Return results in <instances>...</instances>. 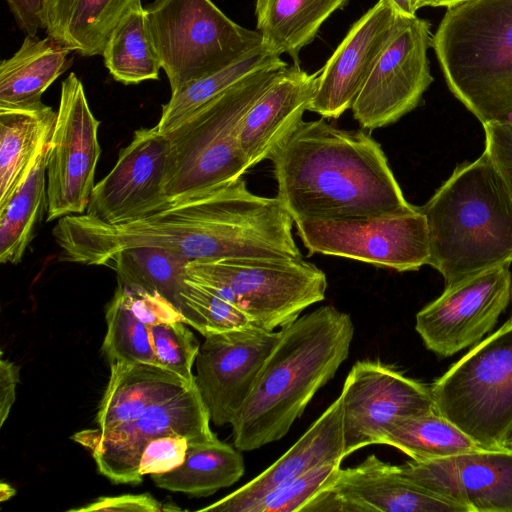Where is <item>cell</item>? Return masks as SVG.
I'll return each mask as SVG.
<instances>
[{"mask_svg": "<svg viewBox=\"0 0 512 512\" xmlns=\"http://www.w3.org/2000/svg\"><path fill=\"white\" fill-rule=\"evenodd\" d=\"M292 223L277 197L252 193L240 178L131 222L107 224L86 214L64 216L52 234L61 261L85 265H103L114 253L137 246L164 248L189 262L298 260L302 254Z\"/></svg>", "mask_w": 512, "mask_h": 512, "instance_id": "cell-1", "label": "cell"}, {"mask_svg": "<svg viewBox=\"0 0 512 512\" xmlns=\"http://www.w3.org/2000/svg\"><path fill=\"white\" fill-rule=\"evenodd\" d=\"M277 198L299 220L366 218L415 210L381 145L362 130L304 121L270 157Z\"/></svg>", "mask_w": 512, "mask_h": 512, "instance_id": "cell-2", "label": "cell"}, {"mask_svg": "<svg viewBox=\"0 0 512 512\" xmlns=\"http://www.w3.org/2000/svg\"><path fill=\"white\" fill-rule=\"evenodd\" d=\"M354 331L350 315L332 305L282 327L231 425L234 447L252 451L284 437L349 356Z\"/></svg>", "mask_w": 512, "mask_h": 512, "instance_id": "cell-3", "label": "cell"}, {"mask_svg": "<svg viewBox=\"0 0 512 512\" xmlns=\"http://www.w3.org/2000/svg\"><path fill=\"white\" fill-rule=\"evenodd\" d=\"M417 208L428 226V265L445 288L512 262V190L485 151Z\"/></svg>", "mask_w": 512, "mask_h": 512, "instance_id": "cell-4", "label": "cell"}, {"mask_svg": "<svg viewBox=\"0 0 512 512\" xmlns=\"http://www.w3.org/2000/svg\"><path fill=\"white\" fill-rule=\"evenodd\" d=\"M431 46L450 91L482 125L512 122V0L448 7Z\"/></svg>", "mask_w": 512, "mask_h": 512, "instance_id": "cell-5", "label": "cell"}, {"mask_svg": "<svg viewBox=\"0 0 512 512\" xmlns=\"http://www.w3.org/2000/svg\"><path fill=\"white\" fill-rule=\"evenodd\" d=\"M287 67L283 62L248 75L163 133L169 145L164 182L169 202L242 178L250 166L239 143L241 120Z\"/></svg>", "mask_w": 512, "mask_h": 512, "instance_id": "cell-6", "label": "cell"}, {"mask_svg": "<svg viewBox=\"0 0 512 512\" xmlns=\"http://www.w3.org/2000/svg\"><path fill=\"white\" fill-rule=\"evenodd\" d=\"M144 9L171 94L262 45L257 30L232 21L212 0H155Z\"/></svg>", "mask_w": 512, "mask_h": 512, "instance_id": "cell-7", "label": "cell"}, {"mask_svg": "<svg viewBox=\"0 0 512 512\" xmlns=\"http://www.w3.org/2000/svg\"><path fill=\"white\" fill-rule=\"evenodd\" d=\"M435 410L486 449L512 429V322L454 363L430 387Z\"/></svg>", "mask_w": 512, "mask_h": 512, "instance_id": "cell-8", "label": "cell"}, {"mask_svg": "<svg viewBox=\"0 0 512 512\" xmlns=\"http://www.w3.org/2000/svg\"><path fill=\"white\" fill-rule=\"evenodd\" d=\"M186 277L222 296L268 331L296 320L325 299L327 278L303 259L236 258L191 261Z\"/></svg>", "mask_w": 512, "mask_h": 512, "instance_id": "cell-9", "label": "cell"}, {"mask_svg": "<svg viewBox=\"0 0 512 512\" xmlns=\"http://www.w3.org/2000/svg\"><path fill=\"white\" fill-rule=\"evenodd\" d=\"M294 223L310 254L344 257L399 272L415 271L429 262L428 226L417 206L400 214Z\"/></svg>", "mask_w": 512, "mask_h": 512, "instance_id": "cell-10", "label": "cell"}, {"mask_svg": "<svg viewBox=\"0 0 512 512\" xmlns=\"http://www.w3.org/2000/svg\"><path fill=\"white\" fill-rule=\"evenodd\" d=\"M432 36L427 20L396 14L392 32L351 107L362 128L391 125L419 105L433 81L427 56Z\"/></svg>", "mask_w": 512, "mask_h": 512, "instance_id": "cell-11", "label": "cell"}, {"mask_svg": "<svg viewBox=\"0 0 512 512\" xmlns=\"http://www.w3.org/2000/svg\"><path fill=\"white\" fill-rule=\"evenodd\" d=\"M100 121L92 113L75 73L61 83L60 101L47 160V221L84 214L101 148Z\"/></svg>", "mask_w": 512, "mask_h": 512, "instance_id": "cell-12", "label": "cell"}, {"mask_svg": "<svg viewBox=\"0 0 512 512\" xmlns=\"http://www.w3.org/2000/svg\"><path fill=\"white\" fill-rule=\"evenodd\" d=\"M210 416L196 384L181 394L152 405L135 419L104 433H77L75 441L88 447L101 474L116 484H138L141 454L147 443L167 435H182L189 445L219 439L210 428Z\"/></svg>", "mask_w": 512, "mask_h": 512, "instance_id": "cell-13", "label": "cell"}, {"mask_svg": "<svg viewBox=\"0 0 512 512\" xmlns=\"http://www.w3.org/2000/svg\"><path fill=\"white\" fill-rule=\"evenodd\" d=\"M344 458L379 444L397 418L436 411L430 387L380 361H357L342 391Z\"/></svg>", "mask_w": 512, "mask_h": 512, "instance_id": "cell-14", "label": "cell"}, {"mask_svg": "<svg viewBox=\"0 0 512 512\" xmlns=\"http://www.w3.org/2000/svg\"><path fill=\"white\" fill-rule=\"evenodd\" d=\"M511 283L509 265H501L445 288L416 315L425 347L449 357L480 342L506 309Z\"/></svg>", "mask_w": 512, "mask_h": 512, "instance_id": "cell-15", "label": "cell"}, {"mask_svg": "<svg viewBox=\"0 0 512 512\" xmlns=\"http://www.w3.org/2000/svg\"><path fill=\"white\" fill-rule=\"evenodd\" d=\"M281 330L256 326L205 337L196 357L195 384L216 426L234 422Z\"/></svg>", "mask_w": 512, "mask_h": 512, "instance_id": "cell-16", "label": "cell"}, {"mask_svg": "<svg viewBox=\"0 0 512 512\" xmlns=\"http://www.w3.org/2000/svg\"><path fill=\"white\" fill-rule=\"evenodd\" d=\"M169 145L157 126L134 132L114 167L95 184L84 214L107 224L135 221L169 202L164 189Z\"/></svg>", "mask_w": 512, "mask_h": 512, "instance_id": "cell-17", "label": "cell"}, {"mask_svg": "<svg viewBox=\"0 0 512 512\" xmlns=\"http://www.w3.org/2000/svg\"><path fill=\"white\" fill-rule=\"evenodd\" d=\"M398 466L404 478L467 512H512V449H481Z\"/></svg>", "mask_w": 512, "mask_h": 512, "instance_id": "cell-18", "label": "cell"}, {"mask_svg": "<svg viewBox=\"0 0 512 512\" xmlns=\"http://www.w3.org/2000/svg\"><path fill=\"white\" fill-rule=\"evenodd\" d=\"M467 512L462 505L425 489L399 472L398 465L371 454L340 470L334 483L302 512Z\"/></svg>", "mask_w": 512, "mask_h": 512, "instance_id": "cell-19", "label": "cell"}, {"mask_svg": "<svg viewBox=\"0 0 512 512\" xmlns=\"http://www.w3.org/2000/svg\"><path fill=\"white\" fill-rule=\"evenodd\" d=\"M396 12L378 0L353 23L326 64L319 70L308 110L325 119H338L351 109L376 58L390 36Z\"/></svg>", "mask_w": 512, "mask_h": 512, "instance_id": "cell-20", "label": "cell"}, {"mask_svg": "<svg viewBox=\"0 0 512 512\" xmlns=\"http://www.w3.org/2000/svg\"><path fill=\"white\" fill-rule=\"evenodd\" d=\"M342 397L339 395L273 464L248 483L199 511L249 512L284 482L322 464L342 462Z\"/></svg>", "mask_w": 512, "mask_h": 512, "instance_id": "cell-21", "label": "cell"}, {"mask_svg": "<svg viewBox=\"0 0 512 512\" xmlns=\"http://www.w3.org/2000/svg\"><path fill=\"white\" fill-rule=\"evenodd\" d=\"M318 74L307 73L299 64L288 66L248 109L238 135L250 168L270 159L301 123L316 91Z\"/></svg>", "mask_w": 512, "mask_h": 512, "instance_id": "cell-22", "label": "cell"}, {"mask_svg": "<svg viewBox=\"0 0 512 512\" xmlns=\"http://www.w3.org/2000/svg\"><path fill=\"white\" fill-rule=\"evenodd\" d=\"M194 384L160 366L112 362L97 413L98 430L104 433L129 422L150 406L173 398Z\"/></svg>", "mask_w": 512, "mask_h": 512, "instance_id": "cell-23", "label": "cell"}, {"mask_svg": "<svg viewBox=\"0 0 512 512\" xmlns=\"http://www.w3.org/2000/svg\"><path fill=\"white\" fill-rule=\"evenodd\" d=\"M141 0H46L47 36L82 56L102 55L115 27Z\"/></svg>", "mask_w": 512, "mask_h": 512, "instance_id": "cell-24", "label": "cell"}, {"mask_svg": "<svg viewBox=\"0 0 512 512\" xmlns=\"http://www.w3.org/2000/svg\"><path fill=\"white\" fill-rule=\"evenodd\" d=\"M57 112L42 101L0 107V207L50 142Z\"/></svg>", "mask_w": 512, "mask_h": 512, "instance_id": "cell-25", "label": "cell"}, {"mask_svg": "<svg viewBox=\"0 0 512 512\" xmlns=\"http://www.w3.org/2000/svg\"><path fill=\"white\" fill-rule=\"evenodd\" d=\"M70 52L48 36L26 35L16 53L0 64V107L41 101L48 87L72 65Z\"/></svg>", "mask_w": 512, "mask_h": 512, "instance_id": "cell-26", "label": "cell"}, {"mask_svg": "<svg viewBox=\"0 0 512 512\" xmlns=\"http://www.w3.org/2000/svg\"><path fill=\"white\" fill-rule=\"evenodd\" d=\"M349 0H256V28L272 54H288L299 64L301 49L311 43L321 25Z\"/></svg>", "mask_w": 512, "mask_h": 512, "instance_id": "cell-27", "label": "cell"}, {"mask_svg": "<svg viewBox=\"0 0 512 512\" xmlns=\"http://www.w3.org/2000/svg\"><path fill=\"white\" fill-rule=\"evenodd\" d=\"M189 260L173 251L155 246L122 249L111 255L103 266L113 269L119 284L157 293L169 301L192 326L191 313L181 292L185 286Z\"/></svg>", "mask_w": 512, "mask_h": 512, "instance_id": "cell-28", "label": "cell"}, {"mask_svg": "<svg viewBox=\"0 0 512 512\" xmlns=\"http://www.w3.org/2000/svg\"><path fill=\"white\" fill-rule=\"evenodd\" d=\"M244 472L240 450L218 440L211 444L189 445L180 466L150 476L159 488L206 497L233 485Z\"/></svg>", "mask_w": 512, "mask_h": 512, "instance_id": "cell-29", "label": "cell"}, {"mask_svg": "<svg viewBox=\"0 0 512 512\" xmlns=\"http://www.w3.org/2000/svg\"><path fill=\"white\" fill-rule=\"evenodd\" d=\"M50 142L41 150L27 175L0 207V262L18 264L34 237L47 207V160Z\"/></svg>", "mask_w": 512, "mask_h": 512, "instance_id": "cell-30", "label": "cell"}, {"mask_svg": "<svg viewBox=\"0 0 512 512\" xmlns=\"http://www.w3.org/2000/svg\"><path fill=\"white\" fill-rule=\"evenodd\" d=\"M379 444L425 462L486 449L436 411L397 418L383 432Z\"/></svg>", "mask_w": 512, "mask_h": 512, "instance_id": "cell-31", "label": "cell"}, {"mask_svg": "<svg viewBox=\"0 0 512 512\" xmlns=\"http://www.w3.org/2000/svg\"><path fill=\"white\" fill-rule=\"evenodd\" d=\"M102 57L114 80L125 85L159 78L162 67L150 37L143 6L131 11L115 27Z\"/></svg>", "mask_w": 512, "mask_h": 512, "instance_id": "cell-32", "label": "cell"}, {"mask_svg": "<svg viewBox=\"0 0 512 512\" xmlns=\"http://www.w3.org/2000/svg\"><path fill=\"white\" fill-rule=\"evenodd\" d=\"M280 56L270 53L263 45L253 49L232 64L199 78L171 94L162 106L156 124L161 133H166L184 120L200 106L227 90L243 78L269 66L281 64Z\"/></svg>", "mask_w": 512, "mask_h": 512, "instance_id": "cell-33", "label": "cell"}, {"mask_svg": "<svg viewBox=\"0 0 512 512\" xmlns=\"http://www.w3.org/2000/svg\"><path fill=\"white\" fill-rule=\"evenodd\" d=\"M106 322L103 351L109 363L123 361L162 367L151 343L149 325L139 320L116 292L108 305Z\"/></svg>", "mask_w": 512, "mask_h": 512, "instance_id": "cell-34", "label": "cell"}, {"mask_svg": "<svg viewBox=\"0 0 512 512\" xmlns=\"http://www.w3.org/2000/svg\"><path fill=\"white\" fill-rule=\"evenodd\" d=\"M181 296L191 313V327L204 337L254 326L251 319L231 302L187 277Z\"/></svg>", "mask_w": 512, "mask_h": 512, "instance_id": "cell-35", "label": "cell"}, {"mask_svg": "<svg viewBox=\"0 0 512 512\" xmlns=\"http://www.w3.org/2000/svg\"><path fill=\"white\" fill-rule=\"evenodd\" d=\"M340 470L341 462L316 466L276 487L249 512H302L319 493L334 483Z\"/></svg>", "mask_w": 512, "mask_h": 512, "instance_id": "cell-36", "label": "cell"}, {"mask_svg": "<svg viewBox=\"0 0 512 512\" xmlns=\"http://www.w3.org/2000/svg\"><path fill=\"white\" fill-rule=\"evenodd\" d=\"M151 343L160 365L189 383H195L192 366L200 345L183 321L149 325Z\"/></svg>", "mask_w": 512, "mask_h": 512, "instance_id": "cell-37", "label": "cell"}, {"mask_svg": "<svg viewBox=\"0 0 512 512\" xmlns=\"http://www.w3.org/2000/svg\"><path fill=\"white\" fill-rule=\"evenodd\" d=\"M188 446V440L182 435H167L150 440L140 457V476L165 473L180 466L185 460Z\"/></svg>", "mask_w": 512, "mask_h": 512, "instance_id": "cell-38", "label": "cell"}, {"mask_svg": "<svg viewBox=\"0 0 512 512\" xmlns=\"http://www.w3.org/2000/svg\"><path fill=\"white\" fill-rule=\"evenodd\" d=\"M485 152L491 157L512 190V122L483 125Z\"/></svg>", "mask_w": 512, "mask_h": 512, "instance_id": "cell-39", "label": "cell"}, {"mask_svg": "<svg viewBox=\"0 0 512 512\" xmlns=\"http://www.w3.org/2000/svg\"><path fill=\"white\" fill-rule=\"evenodd\" d=\"M69 512H159L166 511L162 504L148 493L99 497L84 507L69 509Z\"/></svg>", "mask_w": 512, "mask_h": 512, "instance_id": "cell-40", "label": "cell"}, {"mask_svg": "<svg viewBox=\"0 0 512 512\" xmlns=\"http://www.w3.org/2000/svg\"><path fill=\"white\" fill-rule=\"evenodd\" d=\"M19 29L25 35L36 36L45 28L46 0H5Z\"/></svg>", "mask_w": 512, "mask_h": 512, "instance_id": "cell-41", "label": "cell"}, {"mask_svg": "<svg viewBox=\"0 0 512 512\" xmlns=\"http://www.w3.org/2000/svg\"><path fill=\"white\" fill-rule=\"evenodd\" d=\"M19 382V367L3 357L0 360V426L8 418L16 400V387Z\"/></svg>", "mask_w": 512, "mask_h": 512, "instance_id": "cell-42", "label": "cell"}, {"mask_svg": "<svg viewBox=\"0 0 512 512\" xmlns=\"http://www.w3.org/2000/svg\"><path fill=\"white\" fill-rule=\"evenodd\" d=\"M395 12L404 16H414L418 10L416 0H387Z\"/></svg>", "mask_w": 512, "mask_h": 512, "instance_id": "cell-43", "label": "cell"}, {"mask_svg": "<svg viewBox=\"0 0 512 512\" xmlns=\"http://www.w3.org/2000/svg\"><path fill=\"white\" fill-rule=\"evenodd\" d=\"M464 1L467 0H418L417 7L418 9L424 6H444L448 8Z\"/></svg>", "mask_w": 512, "mask_h": 512, "instance_id": "cell-44", "label": "cell"}, {"mask_svg": "<svg viewBox=\"0 0 512 512\" xmlns=\"http://www.w3.org/2000/svg\"><path fill=\"white\" fill-rule=\"evenodd\" d=\"M0 489H1V492H0L1 501H5L15 494V490L10 485L6 484L5 482L1 483Z\"/></svg>", "mask_w": 512, "mask_h": 512, "instance_id": "cell-45", "label": "cell"}, {"mask_svg": "<svg viewBox=\"0 0 512 512\" xmlns=\"http://www.w3.org/2000/svg\"><path fill=\"white\" fill-rule=\"evenodd\" d=\"M504 446L506 448L512 449V429L510 430V432L508 433V435L505 438Z\"/></svg>", "mask_w": 512, "mask_h": 512, "instance_id": "cell-46", "label": "cell"}, {"mask_svg": "<svg viewBox=\"0 0 512 512\" xmlns=\"http://www.w3.org/2000/svg\"><path fill=\"white\" fill-rule=\"evenodd\" d=\"M511 300H512V283H511ZM509 321H511V322H512V315H511V317H510Z\"/></svg>", "mask_w": 512, "mask_h": 512, "instance_id": "cell-47", "label": "cell"}, {"mask_svg": "<svg viewBox=\"0 0 512 512\" xmlns=\"http://www.w3.org/2000/svg\"><path fill=\"white\" fill-rule=\"evenodd\" d=\"M417 1H418V0H416V4H417ZM417 8H418V7H417Z\"/></svg>", "mask_w": 512, "mask_h": 512, "instance_id": "cell-48", "label": "cell"}]
</instances>
